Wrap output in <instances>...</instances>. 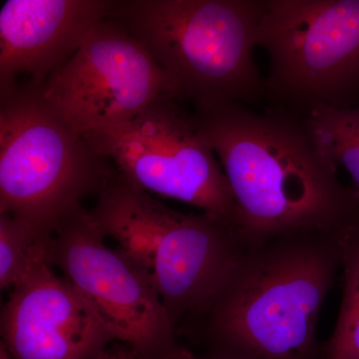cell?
I'll return each mask as SVG.
<instances>
[{
	"label": "cell",
	"mask_w": 359,
	"mask_h": 359,
	"mask_svg": "<svg viewBox=\"0 0 359 359\" xmlns=\"http://www.w3.org/2000/svg\"><path fill=\"white\" fill-rule=\"evenodd\" d=\"M53 233L25 219L0 214V287L13 290L51 266Z\"/></svg>",
	"instance_id": "7c38bea8"
},
{
	"label": "cell",
	"mask_w": 359,
	"mask_h": 359,
	"mask_svg": "<svg viewBox=\"0 0 359 359\" xmlns=\"http://www.w3.org/2000/svg\"><path fill=\"white\" fill-rule=\"evenodd\" d=\"M0 359H13L1 344H0Z\"/></svg>",
	"instance_id": "2e32d148"
},
{
	"label": "cell",
	"mask_w": 359,
	"mask_h": 359,
	"mask_svg": "<svg viewBox=\"0 0 359 359\" xmlns=\"http://www.w3.org/2000/svg\"><path fill=\"white\" fill-rule=\"evenodd\" d=\"M346 236L304 231L250 247L211 306L180 325V337L205 359H320L318 318Z\"/></svg>",
	"instance_id": "7a4b0ae2"
},
{
	"label": "cell",
	"mask_w": 359,
	"mask_h": 359,
	"mask_svg": "<svg viewBox=\"0 0 359 359\" xmlns=\"http://www.w3.org/2000/svg\"><path fill=\"white\" fill-rule=\"evenodd\" d=\"M51 266L93 306L116 341L139 359H187L194 353L140 269L108 247L89 212L80 207L55 228Z\"/></svg>",
	"instance_id": "ba28073f"
},
{
	"label": "cell",
	"mask_w": 359,
	"mask_h": 359,
	"mask_svg": "<svg viewBox=\"0 0 359 359\" xmlns=\"http://www.w3.org/2000/svg\"><path fill=\"white\" fill-rule=\"evenodd\" d=\"M0 344L13 359H95L116 344L93 306L47 266L11 290Z\"/></svg>",
	"instance_id": "30bf717a"
},
{
	"label": "cell",
	"mask_w": 359,
	"mask_h": 359,
	"mask_svg": "<svg viewBox=\"0 0 359 359\" xmlns=\"http://www.w3.org/2000/svg\"><path fill=\"white\" fill-rule=\"evenodd\" d=\"M84 138L130 185L193 205L238 231L223 168L195 115L177 99H160L131 121Z\"/></svg>",
	"instance_id": "52a82bcc"
},
{
	"label": "cell",
	"mask_w": 359,
	"mask_h": 359,
	"mask_svg": "<svg viewBox=\"0 0 359 359\" xmlns=\"http://www.w3.org/2000/svg\"><path fill=\"white\" fill-rule=\"evenodd\" d=\"M194 115L230 184L249 247L304 231L359 230L358 194L340 181L306 116L235 103Z\"/></svg>",
	"instance_id": "6da1fadb"
},
{
	"label": "cell",
	"mask_w": 359,
	"mask_h": 359,
	"mask_svg": "<svg viewBox=\"0 0 359 359\" xmlns=\"http://www.w3.org/2000/svg\"><path fill=\"white\" fill-rule=\"evenodd\" d=\"M32 85L0 97V214L53 233L117 171Z\"/></svg>",
	"instance_id": "5b68a950"
},
{
	"label": "cell",
	"mask_w": 359,
	"mask_h": 359,
	"mask_svg": "<svg viewBox=\"0 0 359 359\" xmlns=\"http://www.w3.org/2000/svg\"><path fill=\"white\" fill-rule=\"evenodd\" d=\"M89 215L140 269L177 328L211 306L250 248L223 219L171 209L118 173Z\"/></svg>",
	"instance_id": "3957f363"
},
{
	"label": "cell",
	"mask_w": 359,
	"mask_h": 359,
	"mask_svg": "<svg viewBox=\"0 0 359 359\" xmlns=\"http://www.w3.org/2000/svg\"><path fill=\"white\" fill-rule=\"evenodd\" d=\"M306 119L325 154L351 175L359 198V106H314Z\"/></svg>",
	"instance_id": "5bb4252c"
},
{
	"label": "cell",
	"mask_w": 359,
	"mask_h": 359,
	"mask_svg": "<svg viewBox=\"0 0 359 359\" xmlns=\"http://www.w3.org/2000/svg\"><path fill=\"white\" fill-rule=\"evenodd\" d=\"M95 359H139V358L128 346L116 342L106 348Z\"/></svg>",
	"instance_id": "9a60e30c"
},
{
	"label": "cell",
	"mask_w": 359,
	"mask_h": 359,
	"mask_svg": "<svg viewBox=\"0 0 359 359\" xmlns=\"http://www.w3.org/2000/svg\"><path fill=\"white\" fill-rule=\"evenodd\" d=\"M37 88L83 137L121 126L160 99L178 100L173 82L152 54L109 18L97 23Z\"/></svg>",
	"instance_id": "9c48e42d"
},
{
	"label": "cell",
	"mask_w": 359,
	"mask_h": 359,
	"mask_svg": "<svg viewBox=\"0 0 359 359\" xmlns=\"http://www.w3.org/2000/svg\"><path fill=\"white\" fill-rule=\"evenodd\" d=\"M187 359H205V358H201V356L196 355L195 353H193L192 355L190 356V358H188Z\"/></svg>",
	"instance_id": "e0dca14e"
},
{
	"label": "cell",
	"mask_w": 359,
	"mask_h": 359,
	"mask_svg": "<svg viewBox=\"0 0 359 359\" xmlns=\"http://www.w3.org/2000/svg\"><path fill=\"white\" fill-rule=\"evenodd\" d=\"M263 0H117L108 18L152 54L195 110L266 99L254 57Z\"/></svg>",
	"instance_id": "277c9868"
},
{
	"label": "cell",
	"mask_w": 359,
	"mask_h": 359,
	"mask_svg": "<svg viewBox=\"0 0 359 359\" xmlns=\"http://www.w3.org/2000/svg\"><path fill=\"white\" fill-rule=\"evenodd\" d=\"M114 0H8L0 11V97L39 87L77 51Z\"/></svg>",
	"instance_id": "8fae6325"
},
{
	"label": "cell",
	"mask_w": 359,
	"mask_h": 359,
	"mask_svg": "<svg viewBox=\"0 0 359 359\" xmlns=\"http://www.w3.org/2000/svg\"><path fill=\"white\" fill-rule=\"evenodd\" d=\"M257 46L269 107L306 116L359 104V0H263Z\"/></svg>",
	"instance_id": "8992f818"
},
{
	"label": "cell",
	"mask_w": 359,
	"mask_h": 359,
	"mask_svg": "<svg viewBox=\"0 0 359 359\" xmlns=\"http://www.w3.org/2000/svg\"><path fill=\"white\" fill-rule=\"evenodd\" d=\"M342 297L337 325L321 346L320 359H359V230L342 247Z\"/></svg>",
	"instance_id": "4fadbf2b"
}]
</instances>
